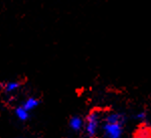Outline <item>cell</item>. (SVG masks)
Here are the masks:
<instances>
[{"mask_svg":"<svg viewBox=\"0 0 151 138\" xmlns=\"http://www.w3.org/2000/svg\"><path fill=\"white\" fill-rule=\"evenodd\" d=\"M38 104V101L36 100L35 98H29L27 101H26L25 103H24V106L23 108L25 109V110H31V109H33L35 107H36Z\"/></svg>","mask_w":151,"mask_h":138,"instance_id":"277c9868","label":"cell"},{"mask_svg":"<svg viewBox=\"0 0 151 138\" xmlns=\"http://www.w3.org/2000/svg\"><path fill=\"white\" fill-rule=\"evenodd\" d=\"M16 115L19 119L21 120H26V118L28 117V114H27V110H25L23 107H19L16 109Z\"/></svg>","mask_w":151,"mask_h":138,"instance_id":"5b68a950","label":"cell"},{"mask_svg":"<svg viewBox=\"0 0 151 138\" xmlns=\"http://www.w3.org/2000/svg\"><path fill=\"white\" fill-rule=\"evenodd\" d=\"M132 138H151V126L142 123L135 130Z\"/></svg>","mask_w":151,"mask_h":138,"instance_id":"3957f363","label":"cell"},{"mask_svg":"<svg viewBox=\"0 0 151 138\" xmlns=\"http://www.w3.org/2000/svg\"><path fill=\"white\" fill-rule=\"evenodd\" d=\"M106 131L108 133L109 138H119L120 136V125L118 124V121L116 119L109 120V124L106 127Z\"/></svg>","mask_w":151,"mask_h":138,"instance_id":"7a4b0ae2","label":"cell"},{"mask_svg":"<svg viewBox=\"0 0 151 138\" xmlns=\"http://www.w3.org/2000/svg\"><path fill=\"white\" fill-rule=\"evenodd\" d=\"M18 86H19V84H18V83H16V82H10V83L6 84L5 90H6L7 92H12V91L16 90V89L18 88Z\"/></svg>","mask_w":151,"mask_h":138,"instance_id":"52a82bcc","label":"cell"},{"mask_svg":"<svg viewBox=\"0 0 151 138\" xmlns=\"http://www.w3.org/2000/svg\"><path fill=\"white\" fill-rule=\"evenodd\" d=\"M70 126H72L74 129L78 130L80 129L82 126V121L80 118H73L72 121H70Z\"/></svg>","mask_w":151,"mask_h":138,"instance_id":"8992f818","label":"cell"},{"mask_svg":"<svg viewBox=\"0 0 151 138\" xmlns=\"http://www.w3.org/2000/svg\"><path fill=\"white\" fill-rule=\"evenodd\" d=\"M99 123V115L97 112H91L87 117V132L90 137H94Z\"/></svg>","mask_w":151,"mask_h":138,"instance_id":"6da1fadb","label":"cell"}]
</instances>
